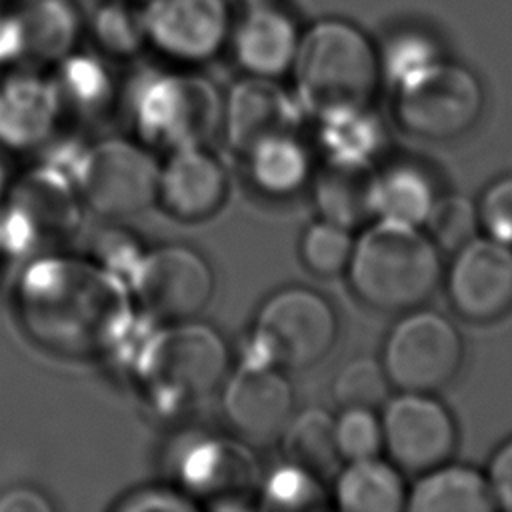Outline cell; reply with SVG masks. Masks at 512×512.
<instances>
[{
    "instance_id": "6da1fadb",
    "label": "cell",
    "mask_w": 512,
    "mask_h": 512,
    "mask_svg": "<svg viewBox=\"0 0 512 512\" xmlns=\"http://www.w3.org/2000/svg\"><path fill=\"white\" fill-rule=\"evenodd\" d=\"M14 310L28 338L60 358L116 352L134 330L132 294L116 272L52 252L28 260L18 276Z\"/></svg>"
},
{
    "instance_id": "7a4b0ae2",
    "label": "cell",
    "mask_w": 512,
    "mask_h": 512,
    "mask_svg": "<svg viewBox=\"0 0 512 512\" xmlns=\"http://www.w3.org/2000/svg\"><path fill=\"white\" fill-rule=\"evenodd\" d=\"M352 292L380 312H408L442 282V252L416 224L374 218L354 240L346 268Z\"/></svg>"
},
{
    "instance_id": "3957f363",
    "label": "cell",
    "mask_w": 512,
    "mask_h": 512,
    "mask_svg": "<svg viewBox=\"0 0 512 512\" xmlns=\"http://www.w3.org/2000/svg\"><path fill=\"white\" fill-rule=\"evenodd\" d=\"M292 72L302 110L318 118L370 108L382 80L378 48L344 18H322L300 34Z\"/></svg>"
},
{
    "instance_id": "277c9868",
    "label": "cell",
    "mask_w": 512,
    "mask_h": 512,
    "mask_svg": "<svg viewBox=\"0 0 512 512\" xmlns=\"http://www.w3.org/2000/svg\"><path fill=\"white\" fill-rule=\"evenodd\" d=\"M228 364V348L214 328L182 320L142 338L134 374L146 398L172 414L210 396L224 382Z\"/></svg>"
},
{
    "instance_id": "5b68a950",
    "label": "cell",
    "mask_w": 512,
    "mask_h": 512,
    "mask_svg": "<svg viewBox=\"0 0 512 512\" xmlns=\"http://www.w3.org/2000/svg\"><path fill=\"white\" fill-rule=\"evenodd\" d=\"M128 108L142 142L174 152L204 146L216 136L222 128L224 100L204 76L144 70L130 84Z\"/></svg>"
},
{
    "instance_id": "8992f818",
    "label": "cell",
    "mask_w": 512,
    "mask_h": 512,
    "mask_svg": "<svg viewBox=\"0 0 512 512\" xmlns=\"http://www.w3.org/2000/svg\"><path fill=\"white\" fill-rule=\"evenodd\" d=\"M80 194L74 180L54 166L22 174L0 204V250L4 256L50 254L80 226Z\"/></svg>"
},
{
    "instance_id": "52a82bcc",
    "label": "cell",
    "mask_w": 512,
    "mask_h": 512,
    "mask_svg": "<svg viewBox=\"0 0 512 512\" xmlns=\"http://www.w3.org/2000/svg\"><path fill=\"white\" fill-rule=\"evenodd\" d=\"M338 316L316 290L288 286L260 306L242 360L278 368H308L336 344Z\"/></svg>"
},
{
    "instance_id": "ba28073f",
    "label": "cell",
    "mask_w": 512,
    "mask_h": 512,
    "mask_svg": "<svg viewBox=\"0 0 512 512\" xmlns=\"http://www.w3.org/2000/svg\"><path fill=\"white\" fill-rule=\"evenodd\" d=\"M394 116L408 134L448 142L468 134L484 112L480 78L464 64L438 58L394 86Z\"/></svg>"
},
{
    "instance_id": "9c48e42d",
    "label": "cell",
    "mask_w": 512,
    "mask_h": 512,
    "mask_svg": "<svg viewBox=\"0 0 512 512\" xmlns=\"http://www.w3.org/2000/svg\"><path fill=\"white\" fill-rule=\"evenodd\" d=\"M462 360L464 342L454 322L420 306L392 326L380 356L392 388L430 394L456 378Z\"/></svg>"
},
{
    "instance_id": "30bf717a",
    "label": "cell",
    "mask_w": 512,
    "mask_h": 512,
    "mask_svg": "<svg viewBox=\"0 0 512 512\" xmlns=\"http://www.w3.org/2000/svg\"><path fill=\"white\" fill-rule=\"evenodd\" d=\"M160 166L140 144L108 138L80 156L74 184L82 204L104 218H128L158 196Z\"/></svg>"
},
{
    "instance_id": "8fae6325",
    "label": "cell",
    "mask_w": 512,
    "mask_h": 512,
    "mask_svg": "<svg viewBox=\"0 0 512 512\" xmlns=\"http://www.w3.org/2000/svg\"><path fill=\"white\" fill-rule=\"evenodd\" d=\"M126 284L140 308L160 322L192 320L214 294L208 262L196 250L178 244L142 252Z\"/></svg>"
},
{
    "instance_id": "7c38bea8",
    "label": "cell",
    "mask_w": 512,
    "mask_h": 512,
    "mask_svg": "<svg viewBox=\"0 0 512 512\" xmlns=\"http://www.w3.org/2000/svg\"><path fill=\"white\" fill-rule=\"evenodd\" d=\"M382 450L402 472L422 474L452 458L458 428L430 392H400L382 404Z\"/></svg>"
},
{
    "instance_id": "4fadbf2b",
    "label": "cell",
    "mask_w": 512,
    "mask_h": 512,
    "mask_svg": "<svg viewBox=\"0 0 512 512\" xmlns=\"http://www.w3.org/2000/svg\"><path fill=\"white\" fill-rule=\"evenodd\" d=\"M452 308L468 322H494L512 308V246L474 236L452 256L446 270Z\"/></svg>"
},
{
    "instance_id": "5bb4252c",
    "label": "cell",
    "mask_w": 512,
    "mask_h": 512,
    "mask_svg": "<svg viewBox=\"0 0 512 512\" xmlns=\"http://www.w3.org/2000/svg\"><path fill=\"white\" fill-rule=\"evenodd\" d=\"M146 42L178 62H204L228 40L226 0H136Z\"/></svg>"
},
{
    "instance_id": "9a60e30c",
    "label": "cell",
    "mask_w": 512,
    "mask_h": 512,
    "mask_svg": "<svg viewBox=\"0 0 512 512\" xmlns=\"http://www.w3.org/2000/svg\"><path fill=\"white\" fill-rule=\"evenodd\" d=\"M222 408L236 436L248 446L280 440L294 414V390L282 368L242 360L228 378Z\"/></svg>"
},
{
    "instance_id": "2e32d148",
    "label": "cell",
    "mask_w": 512,
    "mask_h": 512,
    "mask_svg": "<svg viewBox=\"0 0 512 512\" xmlns=\"http://www.w3.org/2000/svg\"><path fill=\"white\" fill-rule=\"evenodd\" d=\"M178 476L190 498L208 500L216 510L248 508L262 480L250 446L230 438L188 444L178 460Z\"/></svg>"
},
{
    "instance_id": "e0dca14e",
    "label": "cell",
    "mask_w": 512,
    "mask_h": 512,
    "mask_svg": "<svg viewBox=\"0 0 512 512\" xmlns=\"http://www.w3.org/2000/svg\"><path fill=\"white\" fill-rule=\"evenodd\" d=\"M302 106L278 78L246 76L232 86L224 100L222 128L228 144L246 154L256 144L282 136L296 134L300 126Z\"/></svg>"
},
{
    "instance_id": "ac0fdd59",
    "label": "cell",
    "mask_w": 512,
    "mask_h": 512,
    "mask_svg": "<svg viewBox=\"0 0 512 512\" xmlns=\"http://www.w3.org/2000/svg\"><path fill=\"white\" fill-rule=\"evenodd\" d=\"M228 198V174L204 146L170 152L158 174V196L164 210L184 222L212 218Z\"/></svg>"
},
{
    "instance_id": "d6986e66",
    "label": "cell",
    "mask_w": 512,
    "mask_h": 512,
    "mask_svg": "<svg viewBox=\"0 0 512 512\" xmlns=\"http://www.w3.org/2000/svg\"><path fill=\"white\" fill-rule=\"evenodd\" d=\"M300 34L286 10L260 0L246 6L228 36L234 58L246 74L280 78L292 70Z\"/></svg>"
},
{
    "instance_id": "ffe728a7",
    "label": "cell",
    "mask_w": 512,
    "mask_h": 512,
    "mask_svg": "<svg viewBox=\"0 0 512 512\" xmlns=\"http://www.w3.org/2000/svg\"><path fill=\"white\" fill-rule=\"evenodd\" d=\"M62 106L52 78L12 72L0 80V142L10 148L40 146L54 132Z\"/></svg>"
},
{
    "instance_id": "44dd1931",
    "label": "cell",
    "mask_w": 512,
    "mask_h": 512,
    "mask_svg": "<svg viewBox=\"0 0 512 512\" xmlns=\"http://www.w3.org/2000/svg\"><path fill=\"white\" fill-rule=\"evenodd\" d=\"M376 174L372 160L326 158L314 178V202L320 216L350 230L366 226L376 218Z\"/></svg>"
},
{
    "instance_id": "7402d4cb",
    "label": "cell",
    "mask_w": 512,
    "mask_h": 512,
    "mask_svg": "<svg viewBox=\"0 0 512 512\" xmlns=\"http://www.w3.org/2000/svg\"><path fill=\"white\" fill-rule=\"evenodd\" d=\"M488 476L474 466L442 462L410 486L406 510L412 512H488L494 510Z\"/></svg>"
},
{
    "instance_id": "603a6c76",
    "label": "cell",
    "mask_w": 512,
    "mask_h": 512,
    "mask_svg": "<svg viewBox=\"0 0 512 512\" xmlns=\"http://www.w3.org/2000/svg\"><path fill=\"white\" fill-rule=\"evenodd\" d=\"M334 502L342 512L406 510L408 488L402 470L380 456L346 462L334 478Z\"/></svg>"
},
{
    "instance_id": "cb8c5ba5",
    "label": "cell",
    "mask_w": 512,
    "mask_h": 512,
    "mask_svg": "<svg viewBox=\"0 0 512 512\" xmlns=\"http://www.w3.org/2000/svg\"><path fill=\"white\" fill-rule=\"evenodd\" d=\"M26 60L58 62L74 52L82 20L72 0H18Z\"/></svg>"
},
{
    "instance_id": "d4e9b609",
    "label": "cell",
    "mask_w": 512,
    "mask_h": 512,
    "mask_svg": "<svg viewBox=\"0 0 512 512\" xmlns=\"http://www.w3.org/2000/svg\"><path fill=\"white\" fill-rule=\"evenodd\" d=\"M280 440L284 458L314 476L324 480L338 470L334 416L328 410L312 406L292 414Z\"/></svg>"
},
{
    "instance_id": "484cf974",
    "label": "cell",
    "mask_w": 512,
    "mask_h": 512,
    "mask_svg": "<svg viewBox=\"0 0 512 512\" xmlns=\"http://www.w3.org/2000/svg\"><path fill=\"white\" fill-rule=\"evenodd\" d=\"M250 178L264 194L288 196L306 184L312 162L296 134H282L256 144L244 154Z\"/></svg>"
},
{
    "instance_id": "4316f807",
    "label": "cell",
    "mask_w": 512,
    "mask_h": 512,
    "mask_svg": "<svg viewBox=\"0 0 512 512\" xmlns=\"http://www.w3.org/2000/svg\"><path fill=\"white\" fill-rule=\"evenodd\" d=\"M434 200L432 178L414 164H392L376 174V218L422 226Z\"/></svg>"
},
{
    "instance_id": "83f0119b",
    "label": "cell",
    "mask_w": 512,
    "mask_h": 512,
    "mask_svg": "<svg viewBox=\"0 0 512 512\" xmlns=\"http://www.w3.org/2000/svg\"><path fill=\"white\" fill-rule=\"evenodd\" d=\"M50 78L62 110L94 116L102 114L114 98V82L108 66L92 54L70 52L56 62V72Z\"/></svg>"
},
{
    "instance_id": "f1b7e54d",
    "label": "cell",
    "mask_w": 512,
    "mask_h": 512,
    "mask_svg": "<svg viewBox=\"0 0 512 512\" xmlns=\"http://www.w3.org/2000/svg\"><path fill=\"white\" fill-rule=\"evenodd\" d=\"M320 144L326 158L372 160L382 140V126L370 108L342 110L320 116Z\"/></svg>"
},
{
    "instance_id": "f546056e",
    "label": "cell",
    "mask_w": 512,
    "mask_h": 512,
    "mask_svg": "<svg viewBox=\"0 0 512 512\" xmlns=\"http://www.w3.org/2000/svg\"><path fill=\"white\" fill-rule=\"evenodd\" d=\"M90 32L94 42L116 58L134 56L148 44L138 2L132 0L102 2L90 18Z\"/></svg>"
},
{
    "instance_id": "4dcf8cb0",
    "label": "cell",
    "mask_w": 512,
    "mask_h": 512,
    "mask_svg": "<svg viewBox=\"0 0 512 512\" xmlns=\"http://www.w3.org/2000/svg\"><path fill=\"white\" fill-rule=\"evenodd\" d=\"M260 508L268 510H316L326 504L322 478L312 472L284 462L268 472L258 486Z\"/></svg>"
},
{
    "instance_id": "1f68e13d",
    "label": "cell",
    "mask_w": 512,
    "mask_h": 512,
    "mask_svg": "<svg viewBox=\"0 0 512 512\" xmlns=\"http://www.w3.org/2000/svg\"><path fill=\"white\" fill-rule=\"evenodd\" d=\"M422 228L440 252H456L480 230L478 206L462 194L436 196Z\"/></svg>"
},
{
    "instance_id": "d6a6232c",
    "label": "cell",
    "mask_w": 512,
    "mask_h": 512,
    "mask_svg": "<svg viewBox=\"0 0 512 512\" xmlns=\"http://www.w3.org/2000/svg\"><path fill=\"white\" fill-rule=\"evenodd\" d=\"M390 380L380 360L372 356H356L348 360L334 376L332 394L342 406L356 408H382L390 398Z\"/></svg>"
},
{
    "instance_id": "836d02e7",
    "label": "cell",
    "mask_w": 512,
    "mask_h": 512,
    "mask_svg": "<svg viewBox=\"0 0 512 512\" xmlns=\"http://www.w3.org/2000/svg\"><path fill=\"white\" fill-rule=\"evenodd\" d=\"M354 240L350 228L320 218L304 230L300 238V258L316 276H336L346 272Z\"/></svg>"
},
{
    "instance_id": "e575fe53",
    "label": "cell",
    "mask_w": 512,
    "mask_h": 512,
    "mask_svg": "<svg viewBox=\"0 0 512 512\" xmlns=\"http://www.w3.org/2000/svg\"><path fill=\"white\" fill-rule=\"evenodd\" d=\"M334 438L340 460H364L382 452V422L372 408H342L334 416Z\"/></svg>"
},
{
    "instance_id": "d590c367",
    "label": "cell",
    "mask_w": 512,
    "mask_h": 512,
    "mask_svg": "<svg viewBox=\"0 0 512 512\" xmlns=\"http://www.w3.org/2000/svg\"><path fill=\"white\" fill-rule=\"evenodd\" d=\"M382 78L394 86L440 58L436 42L420 30H402L388 38L378 50Z\"/></svg>"
},
{
    "instance_id": "8d00e7d4",
    "label": "cell",
    "mask_w": 512,
    "mask_h": 512,
    "mask_svg": "<svg viewBox=\"0 0 512 512\" xmlns=\"http://www.w3.org/2000/svg\"><path fill=\"white\" fill-rule=\"evenodd\" d=\"M476 206L486 236L512 246V174L488 184Z\"/></svg>"
},
{
    "instance_id": "74e56055",
    "label": "cell",
    "mask_w": 512,
    "mask_h": 512,
    "mask_svg": "<svg viewBox=\"0 0 512 512\" xmlns=\"http://www.w3.org/2000/svg\"><path fill=\"white\" fill-rule=\"evenodd\" d=\"M196 508V502L188 494L168 488L136 490L116 504L120 512H192Z\"/></svg>"
},
{
    "instance_id": "f35d334b",
    "label": "cell",
    "mask_w": 512,
    "mask_h": 512,
    "mask_svg": "<svg viewBox=\"0 0 512 512\" xmlns=\"http://www.w3.org/2000/svg\"><path fill=\"white\" fill-rule=\"evenodd\" d=\"M488 482L494 506L512 512V436L506 438L490 458Z\"/></svg>"
},
{
    "instance_id": "ab89813d",
    "label": "cell",
    "mask_w": 512,
    "mask_h": 512,
    "mask_svg": "<svg viewBox=\"0 0 512 512\" xmlns=\"http://www.w3.org/2000/svg\"><path fill=\"white\" fill-rule=\"evenodd\" d=\"M26 60V44L16 6H6L0 0V66H12Z\"/></svg>"
},
{
    "instance_id": "60d3db41",
    "label": "cell",
    "mask_w": 512,
    "mask_h": 512,
    "mask_svg": "<svg viewBox=\"0 0 512 512\" xmlns=\"http://www.w3.org/2000/svg\"><path fill=\"white\" fill-rule=\"evenodd\" d=\"M52 504L44 494L30 488H14L0 496V512H50Z\"/></svg>"
},
{
    "instance_id": "b9f144b4",
    "label": "cell",
    "mask_w": 512,
    "mask_h": 512,
    "mask_svg": "<svg viewBox=\"0 0 512 512\" xmlns=\"http://www.w3.org/2000/svg\"><path fill=\"white\" fill-rule=\"evenodd\" d=\"M8 188H10V180H8V174H6V166H4V162L0 160V204H2V200H4V196H6V192H8Z\"/></svg>"
},
{
    "instance_id": "7bdbcfd3",
    "label": "cell",
    "mask_w": 512,
    "mask_h": 512,
    "mask_svg": "<svg viewBox=\"0 0 512 512\" xmlns=\"http://www.w3.org/2000/svg\"><path fill=\"white\" fill-rule=\"evenodd\" d=\"M240 2H244V4H252V2H260V0H240Z\"/></svg>"
},
{
    "instance_id": "ee69618b",
    "label": "cell",
    "mask_w": 512,
    "mask_h": 512,
    "mask_svg": "<svg viewBox=\"0 0 512 512\" xmlns=\"http://www.w3.org/2000/svg\"><path fill=\"white\" fill-rule=\"evenodd\" d=\"M2 258H4V254H2V250H0V260H2Z\"/></svg>"
},
{
    "instance_id": "f6af8a7d",
    "label": "cell",
    "mask_w": 512,
    "mask_h": 512,
    "mask_svg": "<svg viewBox=\"0 0 512 512\" xmlns=\"http://www.w3.org/2000/svg\"><path fill=\"white\" fill-rule=\"evenodd\" d=\"M2 2H4V0H2Z\"/></svg>"
}]
</instances>
